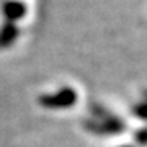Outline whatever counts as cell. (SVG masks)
Instances as JSON below:
<instances>
[{"mask_svg":"<svg viewBox=\"0 0 147 147\" xmlns=\"http://www.w3.org/2000/svg\"><path fill=\"white\" fill-rule=\"evenodd\" d=\"M77 101V93L72 88H61L59 92L53 95H41L39 96V103L46 108H69V106L75 105Z\"/></svg>","mask_w":147,"mask_h":147,"instance_id":"obj_1","label":"cell"},{"mask_svg":"<svg viewBox=\"0 0 147 147\" xmlns=\"http://www.w3.org/2000/svg\"><path fill=\"white\" fill-rule=\"evenodd\" d=\"M84 124L90 132H95V134H116L124 129L123 121L118 119L116 116L105 121H85Z\"/></svg>","mask_w":147,"mask_h":147,"instance_id":"obj_2","label":"cell"},{"mask_svg":"<svg viewBox=\"0 0 147 147\" xmlns=\"http://www.w3.org/2000/svg\"><path fill=\"white\" fill-rule=\"evenodd\" d=\"M26 13V7L23 2L20 0H10L3 5V15L8 18L10 21H15V20H20L23 18Z\"/></svg>","mask_w":147,"mask_h":147,"instance_id":"obj_3","label":"cell"},{"mask_svg":"<svg viewBox=\"0 0 147 147\" xmlns=\"http://www.w3.org/2000/svg\"><path fill=\"white\" fill-rule=\"evenodd\" d=\"M18 36V30L13 23H7L5 26L0 30V47L10 46L11 42L16 39Z\"/></svg>","mask_w":147,"mask_h":147,"instance_id":"obj_4","label":"cell"},{"mask_svg":"<svg viewBox=\"0 0 147 147\" xmlns=\"http://www.w3.org/2000/svg\"><path fill=\"white\" fill-rule=\"evenodd\" d=\"M90 110H92V113H93L98 119L96 121H105V119H111L113 118V115H111L110 111L106 110V108H103V106H100V105H92L90 106Z\"/></svg>","mask_w":147,"mask_h":147,"instance_id":"obj_5","label":"cell"},{"mask_svg":"<svg viewBox=\"0 0 147 147\" xmlns=\"http://www.w3.org/2000/svg\"><path fill=\"white\" fill-rule=\"evenodd\" d=\"M132 113H134L137 118L147 121V101H142V103L136 105V106H134V110H132Z\"/></svg>","mask_w":147,"mask_h":147,"instance_id":"obj_6","label":"cell"},{"mask_svg":"<svg viewBox=\"0 0 147 147\" xmlns=\"http://www.w3.org/2000/svg\"><path fill=\"white\" fill-rule=\"evenodd\" d=\"M134 139H136L137 144H141V146H147V127L139 129V131L134 134Z\"/></svg>","mask_w":147,"mask_h":147,"instance_id":"obj_7","label":"cell"},{"mask_svg":"<svg viewBox=\"0 0 147 147\" xmlns=\"http://www.w3.org/2000/svg\"><path fill=\"white\" fill-rule=\"evenodd\" d=\"M144 95H146V98H147V90H146V92H144Z\"/></svg>","mask_w":147,"mask_h":147,"instance_id":"obj_8","label":"cell"}]
</instances>
